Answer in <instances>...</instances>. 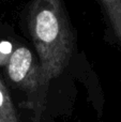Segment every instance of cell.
<instances>
[{
    "instance_id": "1",
    "label": "cell",
    "mask_w": 121,
    "mask_h": 122,
    "mask_svg": "<svg viewBox=\"0 0 121 122\" xmlns=\"http://www.w3.org/2000/svg\"><path fill=\"white\" fill-rule=\"evenodd\" d=\"M28 27L39 56L43 85L58 77L73 53V34L62 0H32Z\"/></svg>"
},
{
    "instance_id": "2",
    "label": "cell",
    "mask_w": 121,
    "mask_h": 122,
    "mask_svg": "<svg viewBox=\"0 0 121 122\" xmlns=\"http://www.w3.org/2000/svg\"><path fill=\"white\" fill-rule=\"evenodd\" d=\"M6 72L11 80L27 92H34L43 85L40 63L26 47H18L12 53Z\"/></svg>"
},
{
    "instance_id": "3",
    "label": "cell",
    "mask_w": 121,
    "mask_h": 122,
    "mask_svg": "<svg viewBox=\"0 0 121 122\" xmlns=\"http://www.w3.org/2000/svg\"><path fill=\"white\" fill-rule=\"evenodd\" d=\"M0 118L4 122H19L11 97L0 78Z\"/></svg>"
},
{
    "instance_id": "4",
    "label": "cell",
    "mask_w": 121,
    "mask_h": 122,
    "mask_svg": "<svg viewBox=\"0 0 121 122\" xmlns=\"http://www.w3.org/2000/svg\"><path fill=\"white\" fill-rule=\"evenodd\" d=\"M117 38L121 41V0H101Z\"/></svg>"
},
{
    "instance_id": "5",
    "label": "cell",
    "mask_w": 121,
    "mask_h": 122,
    "mask_svg": "<svg viewBox=\"0 0 121 122\" xmlns=\"http://www.w3.org/2000/svg\"><path fill=\"white\" fill-rule=\"evenodd\" d=\"M11 51H12V45L9 42L0 43V54H1V55L6 56L8 54L11 53Z\"/></svg>"
},
{
    "instance_id": "6",
    "label": "cell",
    "mask_w": 121,
    "mask_h": 122,
    "mask_svg": "<svg viewBox=\"0 0 121 122\" xmlns=\"http://www.w3.org/2000/svg\"><path fill=\"white\" fill-rule=\"evenodd\" d=\"M0 122H4V121H3V120H2V119H1V118H0Z\"/></svg>"
}]
</instances>
